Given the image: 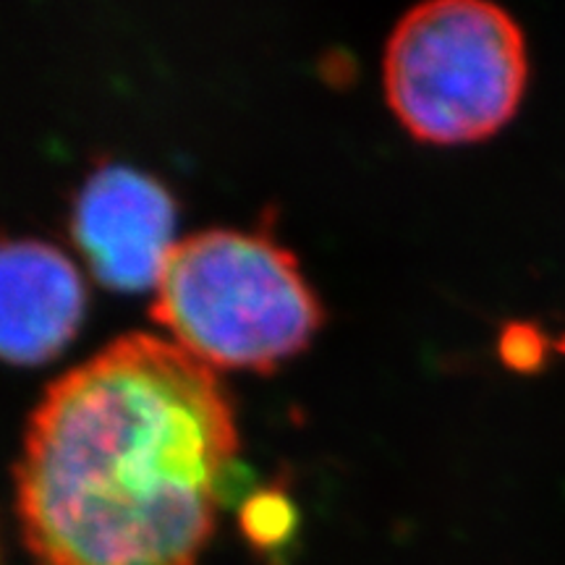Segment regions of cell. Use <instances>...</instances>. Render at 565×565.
<instances>
[{
    "instance_id": "cell-1",
    "label": "cell",
    "mask_w": 565,
    "mask_h": 565,
    "mask_svg": "<svg viewBox=\"0 0 565 565\" xmlns=\"http://www.w3.org/2000/svg\"><path fill=\"white\" fill-rule=\"evenodd\" d=\"M238 458L210 364L131 333L47 387L17 466L34 565H202Z\"/></svg>"
},
{
    "instance_id": "cell-2",
    "label": "cell",
    "mask_w": 565,
    "mask_h": 565,
    "mask_svg": "<svg viewBox=\"0 0 565 565\" xmlns=\"http://www.w3.org/2000/svg\"><path fill=\"white\" fill-rule=\"evenodd\" d=\"M152 320L212 370L270 372L312 343L324 309L291 252L257 233L215 228L175 242Z\"/></svg>"
},
{
    "instance_id": "cell-3",
    "label": "cell",
    "mask_w": 565,
    "mask_h": 565,
    "mask_svg": "<svg viewBox=\"0 0 565 565\" xmlns=\"http://www.w3.org/2000/svg\"><path fill=\"white\" fill-rule=\"evenodd\" d=\"M385 95L424 145H471L498 134L524 100L526 40L511 13L484 0H433L395 24Z\"/></svg>"
},
{
    "instance_id": "cell-4",
    "label": "cell",
    "mask_w": 565,
    "mask_h": 565,
    "mask_svg": "<svg viewBox=\"0 0 565 565\" xmlns=\"http://www.w3.org/2000/svg\"><path fill=\"white\" fill-rule=\"evenodd\" d=\"M175 202L152 175L129 166L92 173L76 196L71 236L105 288H154L173 249Z\"/></svg>"
},
{
    "instance_id": "cell-5",
    "label": "cell",
    "mask_w": 565,
    "mask_h": 565,
    "mask_svg": "<svg viewBox=\"0 0 565 565\" xmlns=\"http://www.w3.org/2000/svg\"><path fill=\"white\" fill-rule=\"evenodd\" d=\"M87 291L74 263L53 244L0 242V359L40 364L79 333Z\"/></svg>"
},
{
    "instance_id": "cell-6",
    "label": "cell",
    "mask_w": 565,
    "mask_h": 565,
    "mask_svg": "<svg viewBox=\"0 0 565 565\" xmlns=\"http://www.w3.org/2000/svg\"><path fill=\"white\" fill-rule=\"evenodd\" d=\"M563 351H565V343H563Z\"/></svg>"
}]
</instances>
